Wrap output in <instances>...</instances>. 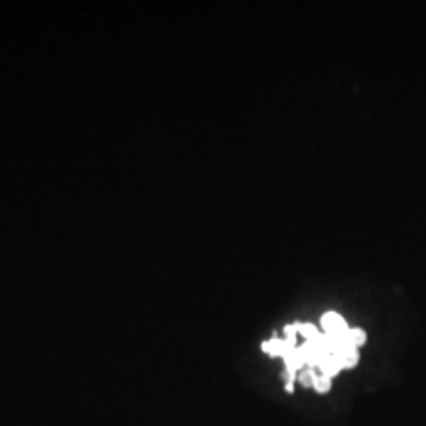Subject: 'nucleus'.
<instances>
[{"label": "nucleus", "instance_id": "nucleus-1", "mask_svg": "<svg viewBox=\"0 0 426 426\" xmlns=\"http://www.w3.org/2000/svg\"><path fill=\"white\" fill-rule=\"evenodd\" d=\"M320 324H322V329L326 334H341V332L349 329V327L345 326V320L338 312H326L322 316Z\"/></svg>", "mask_w": 426, "mask_h": 426}]
</instances>
